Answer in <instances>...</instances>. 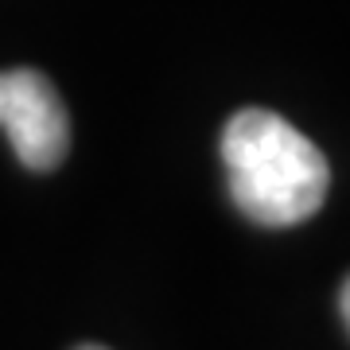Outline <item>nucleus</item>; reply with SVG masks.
<instances>
[{
  "label": "nucleus",
  "instance_id": "nucleus-1",
  "mask_svg": "<svg viewBox=\"0 0 350 350\" xmlns=\"http://www.w3.org/2000/svg\"><path fill=\"white\" fill-rule=\"evenodd\" d=\"M230 199L250 222L284 230L308 222L327 199V156L269 109H241L222 133Z\"/></svg>",
  "mask_w": 350,
  "mask_h": 350
},
{
  "label": "nucleus",
  "instance_id": "nucleus-2",
  "mask_svg": "<svg viewBox=\"0 0 350 350\" xmlns=\"http://www.w3.org/2000/svg\"><path fill=\"white\" fill-rule=\"evenodd\" d=\"M0 129L8 133L20 163L31 172H51L66 160L70 117L39 70H0Z\"/></svg>",
  "mask_w": 350,
  "mask_h": 350
},
{
  "label": "nucleus",
  "instance_id": "nucleus-3",
  "mask_svg": "<svg viewBox=\"0 0 350 350\" xmlns=\"http://www.w3.org/2000/svg\"><path fill=\"white\" fill-rule=\"evenodd\" d=\"M338 312H342V323H347V331H350V276L342 280V288H338Z\"/></svg>",
  "mask_w": 350,
  "mask_h": 350
},
{
  "label": "nucleus",
  "instance_id": "nucleus-4",
  "mask_svg": "<svg viewBox=\"0 0 350 350\" xmlns=\"http://www.w3.org/2000/svg\"><path fill=\"white\" fill-rule=\"evenodd\" d=\"M75 350H105V347H98V342H82V347H75Z\"/></svg>",
  "mask_w": 350,
  "mask_h": 350
}]
</instances>
